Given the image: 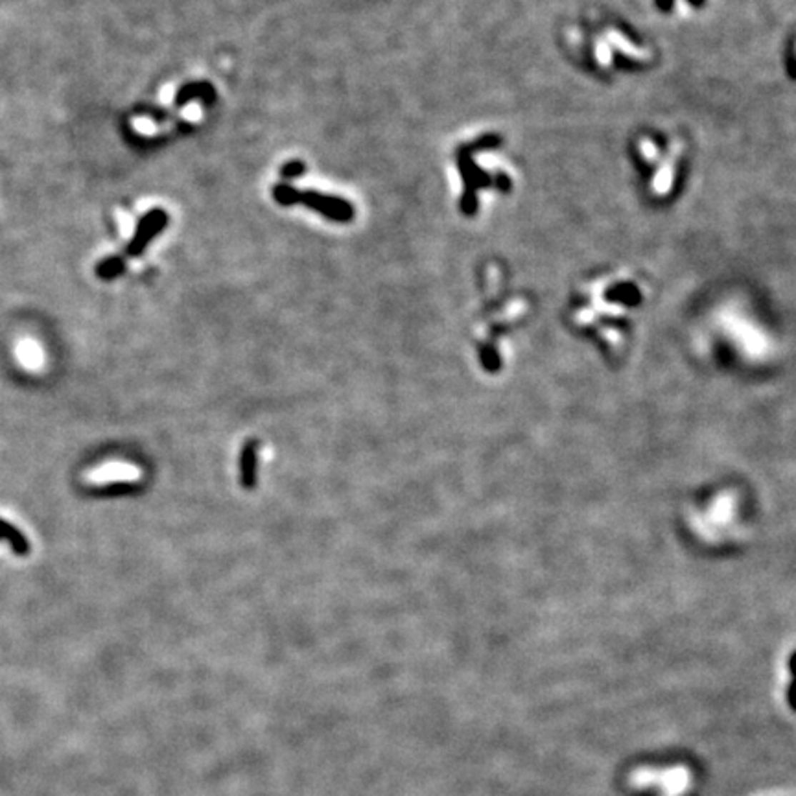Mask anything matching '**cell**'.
I'll list each match as a JSON object with an SVG mask.
<instances>
[{
    "instance_id": "2",
    "label": "cell",
    "mask_w": 796,
    "mask_h": 796,
    "mask_svg": "<svg viewBox=\"0 0 796 796\" xmlns=\"http://www.w3.org/2000/svg\"><path fill=\"white\" fill-rule=\"evenodd\" d=\"M140 468L135 464L127 463H107L101 467L92 468L91 472L85 476V483L89 485H109V483H124V482H139Z\"/></svg>"
},
{
    "instance_id": "1",
    "label": "cell",
    "mask_w": 796,
    "mask_h": 796,
    "mask_svg": "<svg viewBox=\"0 0 796 796\" xmlns=\"http://www.w3.org/2000/svg\"><path fill=\"white\" fill-rule=\"evenodd\" d=\"M273 196L280 205H294V203H304L308 209L319 212V214L327 216L329 219L339 222V224H349L350 219L354 218V209L349 202L342 199V197L334 196H324V194L314 192V190H295L288 184H277L273 189Z\"/></svg>"
},
{
    "instance_id": "5",
    "label": "cell",
    "mask_w": 796,
    "mask_h": 796,
    "mask_svg": "<svg viewBox=\"0 0 796 796\" xmlns=\"http://www.w3.org/2000/svg\"><path fill=\"white\" fill-rule=\"evenodd\" d=\"M207 96L210 98V100H214V91H212V87L207 84H192V85H186V87L181 89V92L175 96V101L179 105H184L189 104L190 100H194V98H203V100L207 101Z\"/></svg>"
},
{
    "instance_id": "6",
    "label": "cell",
    "mask_w": 796,
    "mask_h": 796,
    "mask_svg": "<svg viewBox=\"0 0 796 796\" xmlns=\"http://www.w3.org/2000/svg\"><path fill=\"white\" fill-rule=\"evenodd\" d=\"M304 170H307L304 162L289 161L288 164H284V166L280 168V174H282V177H284V179H295V177H299V175L304 174Z\"/></svg>"
},
{
    "instance_id": "3",
    "label": "cell",
    "mask_w": 796,
    "mask_h": 796,
    "mask_svg": "<svg viewBox=\"0 0 796 796\" xmlns=\"http://www.w3.org/2000/svg\"><path fill=\"white\" fill-rule=\"evenodd\" d=\"M0 540H8L9 547L17 555H28L30 553V544H28L26 537L6 520H0Z\"/></svg>"
},
{
    "instance_id": "4",
    "label": "cell",
    "mask_w": 796,
    "mask_h": 796,
    "mask_svg": "<svg viewBox=\"0 0 796 796\" xmlns=\"http://www.w3.org/2000/svg\"><path fill=\"white\" fill-rule=\"evenodd\" d=\"M19 359L22 362V365L28 369H37L43 364V354H41L39 345L31 339H26L19 345Z\"/></svg>"
}]
</instances>
